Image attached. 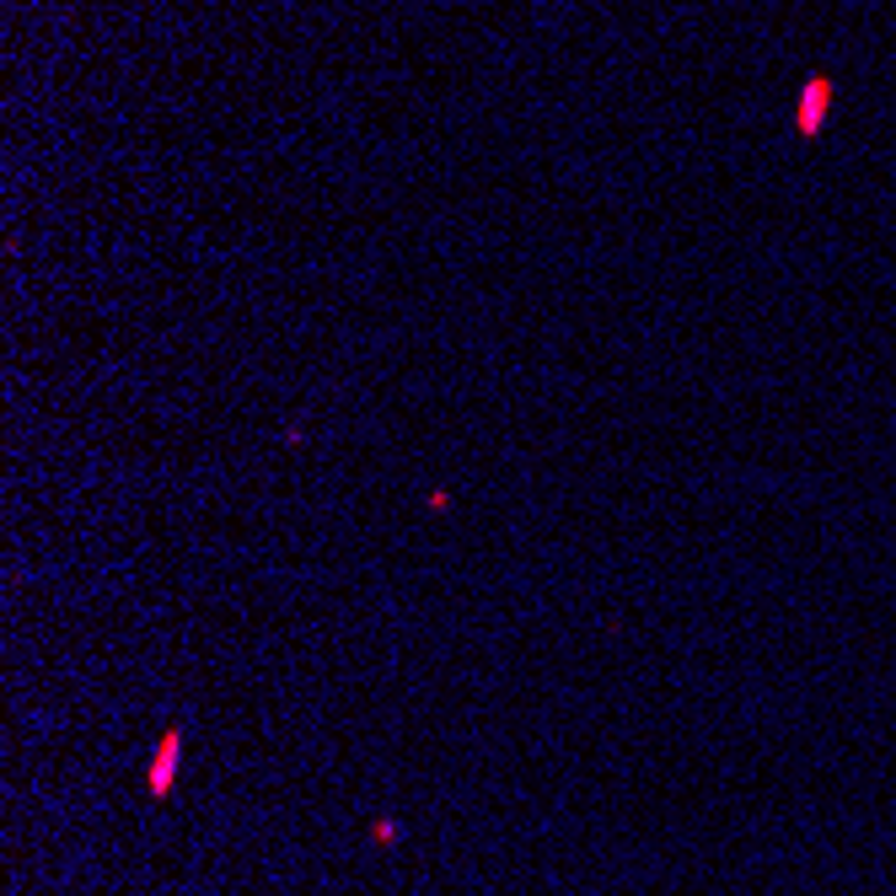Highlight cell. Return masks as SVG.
I'll return each mask as SVG.
<instances>
[{"instance_id":"1","label":"cell","mask_w":896,"mask_h":896,"mask_svg":"<svg viewBox=\"0 0 896 896\" xmlns=\"http://www.w3.org/2000/svg\"><path fill=\"white\" fill-rule=\"evenodd\" d=\"M832 102H838V86H832V76H806L800 97H795V129H800L806 140H816V134L827 129Z\"/></svg>"},{"instance_id":"2","label":"cell","mask_w":896,"mask_h":896,"mask_svg":"<svg viewBox=\"0 0 896 896\" xmlns=\"http://www.w3.org/2000/svg\"><path fill=\"white\" fill-rule=\"evenodd\" d=\"M177 757H183V735L166 731L162 746H156V757H151V795H172V784H177Z\"/></svg>"}]
</instances>
